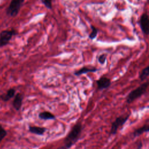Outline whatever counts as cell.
Returning <instances> with one entry per match:
<instances>
[{"mask_svg":"<svg viewBox=\"0 0 149 149\" xmlns=\"http://www.w3.org/2000/svg\"><path fill=\"white\" fill-rule=\"evenodd\" d=\"M83 126L81 122L76 123L64 139V146L62 148H70L79 140L81 135Z\"/></svg>","mask_w":149,"mask_h":149,"instance_id":"1","label":"cell"},{"mask_svg":"<svg viewBox=\"0 0 149 149\" xmlns=\"http://www.w3.org/2000/svg\"><path fill=\"white\" fill-rule=\"evenodd\" d=\"M148 81L147 80L146 82L137 87L136 89L130 92L126 97V102L127 104H130L144 94L148 88Z\"/></svg>","mask_w":149,"mask_h":149,"instance_id":"2","label":"cell"},{"mask_svg":"<svg viewBox=\"0 0 149 149\" xmlns=\"http://www.w3.org/2000/svg\"><path fill=\"white\" fill-rule=\"evenodd\" d=\"M24 1L25 0H12L6 9V15L10 17H16L18 15Z\"/></svg>","mask_w":149,"mask_h":149,"instance_id":"3","label":"cell"},{"mask_svg":"<svg viewBox=\"0 0 149 149\" xmlns=\"http://www.w3.org/2000/svg\"><path fill=\"white\" fill-rule=\"evenodd\" d=\"M130 115H131V113H129L127 115H126L125 116H120L116 118L115 120L112 123L109 134L115 135L117 133L118 129L127 122Z\"/></svg>","mask_w":149,"mask_h":149,"instance_id":"4","label":"cell"},{"mask_svg":"<svg viewBox=\"0 0 149 149\" xmlns=\"http://www.w3.org/2000/svg\"><path fill=\"white\" fill-rule=\"evenodd\" d=\"M17 34L15 29L5 30L0 33V48L3 47L9 44L13 36Z\"/></svg>","mask_w":149,"mask_h":149,"instance_id":"5","label":"cell"},{"mask_svg":"<svg viewBox=\"0 0 149 149\" xmlns=\"http://www.w3.org/2000/svg\"><path fill=\"white\" fill-rule=\"evenodd\" d=\"M139 24L143 33L146 36H148L149 33V19L148 14L146 12L141 15Z\"/></svg>","mask_w":149,"mask_h":149,"instance_id":"6","label":"cell"},{"mask_svg":"<svg viewBox=\"0 0 149 149\" xmlns=\"http://www.w3.org/2000/svg\"><path fill=\"white\" fill-rule=\"evenodd\" d=\"M96 84L97 85L98 90H101L108 88L111 84V81L110 79L102 76L96 81Z\"/></svg>","mask_w":149,"mask_h":149,"instance_id":"7","label":"cell"},{"mask_svg":"<svg viewBox=\"0 0 149 149\" xmlns=\"http://www.w3.org/2000/svg\"><path fill=\"white\" fill-rule=\"evenodd\" d=\"M14 100L13 101V107L16 111H19L22 107L23 95L22 94L18 93L14 96Z\"/></svg>","mask_w":149,"mask_h":149,"instance_id":"8","label":"cell"},{"mask_svg":"<svg viewBox=\"0 0 149 149\" xmlns=\"http://www.w3.org/2000/svg\"><path fill=\"white\" fill-rule=\"evenodd\" d=\"M16 93V90L13 88H10L7 90V91L0 95V98L4 102L8 101L12 98H13Z\"/></svg>","mask_w":149,"mask_h":149,"instance_id":"9","label":"cell"},{"mask_svg":"<svg viewBox=\"0 0 149 149\" xmlns=\"http://www.w3.org/2000/svg\"><path fill=\"white\" fill-rule=\"evenodd\" d=\"M98 69L95 67H87L84 66L80 68L79 70L75 71L74 72V74L75 76H80L83 74H86L89 72H96Z\"/></svg>","mask_w":149,"mask_h":149,"instance_id":"10","label":"cell"},{"mask_svg":"<svg viewBox=\"0 0 149 149\" xmlns=\"http://www.w3.org/2000/svg\"><path fill=\"white\" fill-rule=\"evenodd\" d=\"M46 130H47V129L43 127L32 126H29V132L38 136H42L44 134V133L46 132Z\"/></svg>","mask_w":149,"mask_h":149,"instance_id":"11","label":"cell"},{"mask_svg":"<svg viewBox=\"0 0 149 149\" xmlns=\"http://www.w3.org/2000/svg\"><path fill=\"white\" fill-rule=\"evenodd\" d=\"M38 118L44 120H55L56 119V116L49 111H44L40 112L38 114Z\"/></svg>","mask_w":149,"mask_h":149,"instance_id":"12","label":"cell"},{"mask_svg":"<svg viewBox=\"0 0 149 149\" xmlns=\"http://www.w3.org/2000/svg\"><path fill=\"white\" fill-rule=\"evenodd\" d=\"M148 131H149V126L148 124H146L143 125L142 127L134 130V131L133 133V136L134 137H136L145 132H148Z\"/></svg>","mask_w":149,"mask_h":149,"instance_id":"13","label":"cell"},{"mask_svg":"<svg viewBox=\"0 0 149 149\" xmlns=\"http://www.w3.org/2000/svg\"><path fill=\"white\" fill-rule=\"evenodd\" d=\"M149 75V66H147L145 68H144L141 73L139 74V78L141 81H144L146 79Z\"/></svg>","mask_w":149,"mask_h":149,"instance_id":"14","label":"cell"},{"mask_svg":"<svg viewBox=\"0 0 149 149\" xmlns=\"http://www.w3.org/2000/svg\"><path fill=\"white\" fill-rule=\"evenodd\" d=\"M91 32L88 35V38L90 40H94V38H95V37L97 36L98 29L93 25H91Z\"/></svg>","mask_w":149,"mask_h":149,"instance_id":"15","label":"cell"},{"mask_svg":"<svg viewBox=\"0 0 149 149\" xmlns=\"http://www.w3.org/2000/svg\"><path fill=\"white\" fill-rule=\"evenodd\" d=\"M7 132L0 124V143L3 140V139L6 136Z\"/></svg>","mask_w":149,"mask_h":149,"instance_id":"16","label":"cell"},{"mask_svg":"<svg viewBox=\"0 0 149 149\" xmlns=\"http://www.w3.org/2000/svg\"><path fill=\"white\" fill-rule=\"evenodd\" d=\"M52 1L53 0H41L44 6L49 9H51L52 8Z\"/></svg>","mask_w":149,"mask_h":149,"instance_id":"17","label":"cell"},{"mask_svg":"<svg viewBox=\"0 0 149 149\" xmlns=\"http://www.w3.org/2000/svg\"><path fill=\"white\" fill-rule=\"evenodd\" d=\"M106 59H107V55L105 54H101L98 58V61L101 65H104L105 63Z\"/></svg>","mask_w":149,"mask_h":149,"instance_id":"18","label":"cell"},{"mask_svg":"<svg viewBox=\"0 0 149 149\" xmlns=\"http://www.w3.org/2000/svg\"><path fill=\"white\" fill-rule=\"evenodd\" d=\"M143 146V144H142V143L140 141L139 142V143L137 144V148H141Z\"/></svg>","mask_w":149,"mask_h":149,"instance_id":"19","label":"cell"}]
</instances>
